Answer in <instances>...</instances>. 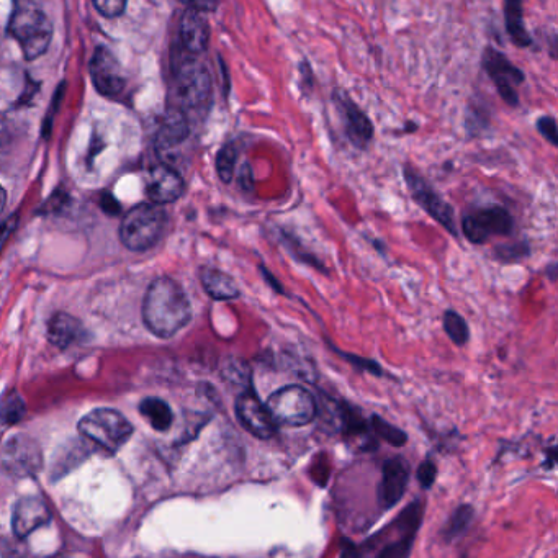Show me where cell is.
<instances>
[{"label":"cell","mask_w":558,"mask_h":558,"mask_svg":"<svg viewBox=\"0 0 558 558\" xmlns=\"http://www.w3.org/2000/svg\"><path fill=\"white\" fill-rule=\"evenodd\" d=\"M143 320L158 338H172L192 320V305L184 288L171 277H158L144 295Z\"/></svg>","instance_id":"obj_1"},{"label":"cell","mask_w":558,"mask_h":558,"mask_svg":"<svg viewBox=\"0 0 558 558\" xmlns=\"http://www.w3.org/2000/svg\"><path fill=\"white\" fill-rule=\"evenodd\" d=\"M9 35L17 40L25 59L32 61L48 50L53 38V25L38 5L20 2L10 15Z\"/></svg>","instance_id":"obj_2"},{"label":"cell","mask_w":558,"mask_h":558,"mask_svg":"<svg viewBox=\"0 0 558 558\" xmlns=\"http://www.w3.org/2000/svg\"><path fill=\"white\" fill-rule=\"evenodd\" d=\"M167 213L154 203H141L126 213L120 225V239L131 251H146L158 244L166 230Z\"/></svg>","instance_id":"obj_3"},{"label":"cell","mask_w":558,"mask_h":558,"mask_svg":"<svg viewBox=\"0 0 558 558\" xmlns=\"http://www.w3.org/2000/svg\"><path fill=\"white\" fill-rule=\"evenodd\" d=\"M177 97L182 112H202L212 104L213 82L208 69L194 56H184L174 66Z\"/></svg>","instance_id":"obj_4"},{"label":"cell","mask_w":558,"mask_h":558,"mask_svg":"<svg viewBox=\"0 0 558 558\" xmlns=\"http://www.w3.org/2000/svg\"><path fill=\"white\" fill-rule=\"evenodd\" d=\"M267 411L274 423L300 428L311 423L316 416V401L306 388L287 385L267 398Z\"/></svg>","instance_id":"obj_5"},{"label":"cell","mask_w":558,"mask_h":558,"mask_svg":"<svg viewBox=\"0 0 558 558\" xmlns=\"http://www.w3.org/2000/svg\"><path fill=\"white\" fill-rule=\"evenodd\" d=\"M79 431L82 436L113 454L130 439L133 426L122 413L100 408L90 411L79 421Z\"/></svg>","instance_id":"obj_6"},{"label":"cell","mask_w":558,"mask_h":558,"mask_svg":"<svg viewBox=\"0 0 558 558\" xmlns=\"http://www.w3.org/2000/svg\"><path fill=\"white\" fill-rule=\"evenodd\" d=\"M460 228L472 244H485L491 236H509L514 230V218L500 205L477 208L462 215Z\"/></svg>","instance_id":"obj_7"},{"label":"cell","mask_w":558,"mask_h":558,"mask_svg":"<svg viewBox=\"0 0 558 558\" xmlns=\"http://www.w3.org/2000/svg\"><path fill=\"white\" fill-rule=\"evenodd\" d=\"M403 176L413 202L418 203L419 207L423 208L432 220H436L447 233L452 234L454 238H459L454 208L450 207L442 195L437 194L436 189L413 167H405Z\"/></svg>","instance_id":"obj_8"},{"label":"cell","mask_w":558,"mask_h":558,"mask_svg":"<svg viewBox=\"0 0 558 558\" xmlns=\"http://www.w3.org/2000/svg\"><path fill=\"white\" fill-rule=\"evenodd\" d=\"M482 63L486 74L490 76L496 90L500 92L501 99L509 107H518L519 95L516 92V87L524 84V79H526L524 72L516 68L500 50H496L493 46L486 48Z\"/></svg>","instance_id":"obj_9"},{"label":"cell","mask_w":558,"mask_h":558,"mask_svg":"<svg viewBox=\"0 0 558 558\" xmlns=\"http://www.w3.org/2000/svg\"><path fill=\"white\" fill-rule=\"evenodd\" d=\"M333 102L338 108L342 126L352 146H356L357 149L369 148V144L374 140L375 128L367 113L351 99L346 90L334 89Z\"/></svg>","instance_id":"obj_10"},{"label":"cell","mask_w":558,"mask_h":558,"mask_svg":"<svg viewBox=\"0 0 558 558\" xmlns=\"http://www.w3.org/2000/svg\"><path fill=\"white\" fill-rule=\"evenodd\" d=\"M90 74H92L95 89L99 90L102 95L117 97L125 89L126 79L123 76L122 66L115 58V54L105 46H99L95 50L92 61H90Z\"/></svg>","instance_id":"obj_11"},{"label":"cell","mask_w":558,"mask_h":558,"mask_svg":"<svg viewBox=\"0 0 558 558\" xmlns=\"http://www.w3.org/2000/svg\"><path fill=\"white\" fill-rule=\"evenodd\" d=\"M236 416L246 431L259 439H270L277 432V424L270 418L266 405L252 390L241 393L236 400Z\"/></svg>","instance_id":"obj_12"},{"label":"cell","mask_w":558,"mask_h":558,"mask_svg":"<svg viewBox=\"0 0 558 558\" xmlns=\"http://www.w3.org/2000/svg\"><path fill=\"white\" fill-rule=\"evenodd\" d=\"M185 182L174 167L167 164L154 166L146 176V194L154 205L177 202L184 194Z\"/></svg>","instance_id":"obj_13"},{"label":"cell","mask_w":558,"mask_h":558,"mask_svg":"<svg viewBox=\"0 0 558 558\" xmlns=\"http://www.w3.org/2000/svg\"><path fill=\"white\" fill-rule=\"evenodd\" d=\"M180 43L190 56L205 53L210 45V25L200 10H185L180 18Z\"/></svg>","instance_id":"obj_14"},{"label":"cell","mask_w":558,"mask_h":558,"mask_svg":"<svg viewBox=\"0 0 558 558\" xmlns=\"http://www.w3.org/2000/svg\"><path fill=\"white\" fill-rule=\"evenodd\" d=\"M50 519V509L45 501L36 496H25L15 504L14 519H12L14 534L18 539H25L38 527L45 526Z\"/></svg>","instance_id":"obj_15"},{"label":"cell","mask_w":558,"mask_h":558,"mask_svg":"<svg viewBox=\"0 0 558 558\" xmlns=\"http://www.w3.org/2000/svg\"><path fill=\"white\" fill-rule=\"evenodd\" d=\"M408 482H410V467L405 460H388L383 467L382 483H380V501L385 508H392L401 500Z\"/></svg>","instance_id":"obj_16"},{"label":"cell","mask_w":558,"mask_h":558,"mask_svg":"<svg viewBox=\"0 0 558 558\" xmlns=\"http://www.w3.org/2000/svg\"><path fill=\"white\" fill-rule=\"evenodd\" d=\"M190 135L189 118L180 108H172L159 126L156 146L161 153H167L184 143Z\"/></svg>","instance_id":"obj_17"},{"label":"cell","mask_w":558,"mask_h":558,"mask_svg":"<svg viewBox=\"0 0 558 558\" xmlns=\"http://www.w3.org/2000/svg\"><path fill=\"white\" fill-rule=\"evenodd\" d=\"M200 282H202L203 290L218 302H231V300L241 297V290H239L236 280L230 274L215 269V267H203L200 270Z\"/></svg>","instance_id":"obj_18"},{"label":"cell","mask_w":558,"mask_h":558,"mask_svg":"<svg viewBox=\"0 0 558 558\" xmlns=\"http://www.w3.org/2000/svg\"><path fill=\"white\" fill-rule=\"evenodd\" d=\"M81 331V323L74 316L56 313L48 324V339L53 346L66 349L81 338Z\"/></svg>","instance_id":"obj_19"},{"label":"cell","mask_w":558,"mask_h":558,"mask_svg":"<svg viewBox=\"0 0 558 558\" xmlns=\"http://www.w3.org/2000/svg\"><path fill=\"white\" fill-rule=\"evenodd\" d=\"M504 23H506V32L514 45L519 48H527L532 45L531 33L527 32L526 23H524V10H522L521 2L508 0L504 4Z\"/></svg>","instance_id":"obj_20"},{"label":"cell","mask_w":558,"mask_h":558,"mask_svg":"<svg viewBox=\"0 0 558 558\" xmlns=\"http://www.w3.org/2000/svg\"><path fill=\"white\" fill-rule=\"evenodd\" d=\"M140 411L156 431H166L172 424L171 408L161 398H146L141 401Z\"/></svg>","instance_id":"obj_21"},{"label":"cell","mask_w":558,"mask_h":558,"mask_svg":"<svg viewBox=\"0 0 558 558\" xmlns=\"http://www.w3.org/2000/svg\"><path fill=\"white\" fill-rule=\"evenodd\" d=\"M442 324H444V331L455 346L462 347L467 344L468 339H470V329H468L467 321H465L464 316L460 315L459 311L447 310L442 316Z\"/></svg>","instance_id":"obj_22"},{"label":"cell","mask_w":558,"mask_h":558,"mask_svg":"<svg viewBox=\"0 0 558 558\" xmlns=\"http://www.w3.org/2000/svg\"><path fill=\"white\" fill-rule=\"evenodd\" d=\"M239 158V149L236 143H226L216 154V174L223 184H230L236 171V162Z\"/></svg>","instance_id":"obj_23"},{"label":"cell","mask_w":558,"mask_h":558,"mask_svg":"<svg viewBox=\"0 0 558 558\" xmlns=\"http://www.w3.org/2000/svg\"><path fill=\"white\" fill-rule=\"evenodd\" d=\"M280 238H282V243L285 244V248H287V251L290 252V254H292V256L295 257L297 261L302 262V264H308V266L313 267V269L320 270V272H323V274H329V270L324 267L323 262H321L318 257L313 256L311 252L305 251L302 243H300V241H298L295 236L282 231V234H280Z\"/></svg>","instance_id":"obj_24"},{"label":"cell","mask_w":558,"mask_h":558,"mask_svg":"<svg viewBox=\"0 0 558 558\" xmlns=\"http://www.w3.org/2000/svg\"><path fill=\"white\" fill-rule=\"evenodd\" d=\"M531 256V246L527 241L516 243L498 244L493 249V257L501 264H518L522 259Z\"/></svg>","instance_id":"obj_25"},{"label":"cell","mask_w":558,"mask_h":558,"mask_svg":"<svg viewBox=\"0 0 558 558\" xmlns=\"http://www.w3.org/2000/svg\"><path fill=\"white\" fill-rule=\"evenodd\" d=\"M370 428L374 429L377 436L382 437L383 441L392 444L395 447L405 446L406 434L401 429L395 428L392 424H388L385 419L380 416H372L370 419Z\"/></svg>","instance_id":"obj_26"},{"label":"cell","mask_w":558,"mask_h":558,"mask_svg":"<svg viewBox=\"0 0 558 558\" xmlns=\"http://www.w3.org/2000/svg\"><path fill=\"white\" fill-rule=\"evenodd\" d=\"M472 518L473 509L467 506V504H465V506H460V508L452 514L450 521L447 522L446 531H444L446 539L452 540L455 539V537H459L460 534H464L468 526H470Z\"/></svg>","instance_id":"obj_27"},{"label":"cell","mask_w":558,"mask_h":558,"mask_svg":"<svg viewBox=\"0 0 558 558\" xmlns=\"http://www.w3.org/2000/svg\"><path fill=\"white\" fill-rule=\"evenodd\" d=\"M416 531H408L398 540H392L383 545V549L378 552L377 558H408L411 547H413V537Z\"/></svg>","instance_id":"obj_28"},{"label":"cell","mask_w":558,"mask_h":558,"mask_svg":"<svg viewBox=\"0 0 558 558\" xmlns=\"http://www.w3.org/2000/svg\"><path fill=\"white\" fill-rule=\"evenodd\" d=\"M23 411H25V405H23L22 398L18 395L9 396L0 408V419L5 424L18 423L22 419Z\"/></svg>","instance_id":"obj_29"},{"label":"cell","mask_w":558,"mask_h":558,"mask_svg":"<svg viewBox=\"0 0 558 558\" xmlns=\"http://www.w3.org/2000/svg\"><path fill=\"white\" fill-rule=\"evenodd\" d=\"M537 130L552 146H558L557 120L552 115H544L537 120Z\"/></svg>","instance_id":"obj_30"},{"label":"cell","mask_w":558,"mask_h":558,"mask_svg":"<svg viewBox=\"0 0 558 558\" xmlns=\"http://www.w3.org/2000/svg\"><path fill=\"white\" fill-rule=\"evenodd\" d=\"M94 7L104 17H120L125 12L126 2L125 0H95Z\"/></svg>","instance_id":"obj_31"},{"label":"cell","mask_w":558,"mask_h":558,"mask_svg":"<svg viewBox=\"0 0 558 558\" xmlns=\"http://www.w3.org/2000/svg\"><path fill=\"white\" fill-rule=\"evenodd\" d=\"M225 377L230 378L233 382H244V378L246 380L251 378V370L241 360H231L230 364L226 365Z\"/></svg>","instance_id":"obj_32"},{"label":"cell","mask_w":558,"mask_h":558,"mask_svg":"<svg viewBox=\"0 0 558 558\" xmlns=\"http://www.w3.org/2000/svg\"><path fill=\"white\" fill-rule=\"evenodd\" d=\"M334 352H338L339 356L344 357L347 362H351V364L356 365L359 369L367 370V372H372L375 375H382V369H380V365L375 362V360L370 359H362V357L352 356V354H346V352H341L333 347Z\"/></svg>","instance_id":"obj_33"},{"label":"cell","mask_w":558,"mask_h":558,"mask_svg":"<svg viewBox=\"0 0 558 558\" xmlns=\"http://www.w3.org/2000/svg\"><path fill=\"white\" fill-rule=\"evenodd\" d=\"M437 468L432 460H424L418 468V480L423 488H431L432 483L436 482Z\"/></svg>","instance_id":"obj_34"},{"label":"cell","mask_w":558,"mask_h":558,"mask_svg":"<svg viewBox=\"0 0 558 558\" xmlns=\"http://www.w3.org/2000/svg\"><path fill=\"white\" fill-rule=\"evenodd\" d=\"M18 226V215H12L0 225V254L4 251L5 244L9 243L10 236L15 233Z\"/></svg>","instance_id":"obj_35"},{"label":"cell","mask_w":558,"mask_h":558,"mask_svg":"<svg viewBox=\"0 0 558 558\" xmlns=\"http://www.w3.org/2000/svg\"><path fill=\"white\" fill-rule=\"evenodd\" d=\"M239 189L243 192H254V176L249 162H246L238 174Z\"/></svg>","instance_id":"obj_36"},{"label":"cell","mask_w":558,"mask_h":558,"mask_svg":"<svg viewBox=\"0 0 558 558\" xmlns=\"http://www.w3.org/2000/svg\"><path fill=\"white\" fill-rule=\"evenodd\" d=\"M298 71H300V86L305 90V94L313 90V69H311V64L308 61H302L300 66H298Z\"/></svg>","instance_id":"obj_37"},{"label":"cell","mask_w":558,"mask_h":558,"mask_svg":"<svg viewBox=\"0 0 558 558\" xmlns=\"http://www.w3.org/2000/svg\"><path fill=\"white\" fill-rule=\"evenodd\" d=\"M259 270H261L262 279L266 280L267 285H269L275 293H279V295H285V288L284 285L280 284L277 277H275L269 269H267L264 264H259Z\"/></svg>","instance_id":"obj_38"},{"label":"cell","mask_w":558,"mask_h":558,"mask_svg":"<svg viewBox=\"0 0 558 558\" xmlns=\"http://www.w3.org/2000/svg\"><path fill=\"white\" fill-rule=\"evenodd\" d=\"M102 205H104V210L110 215H117L120 213V203L112 197V195H105L104 200H102Z\"/></svg>","instance_id":"obj_39"},{"label":"cell","mask_w":558,"mask_h":558,"mask_svg":"<svg viewBox=\"0 0 558 558\" xmlns=\"http://www.w3.org/2000/svg\"><path fill=\"white\" fill-rule=\"evenodd\" d=\"M545 274L552 282H555V279H557V264H550L549 269L545 270Z\"/></svg>","instance_id":"obj_40"},{"label":"cell","mask_w":558,"mask_h":558,"mask_svg":"<svg viewBox=\"0 0 558 558\" xmlns=\"http://www.w3.org/2000/svg\"><path fill=\"white\" fill-rule=\"evenodd\" d=\"M5 203H7V194H5L4 187L0 185V215L4 212Z\"/></svg>","instance_id":"obj_41"},{"label":"cell","mask_w":558,"mask_h":558,"mask_svg":"<svg viewBox=\"0 0 558 558\" xmlns=\"http://www.w3.org/2000/svg\"><path fill=\"white\" fill-rule=\"evenodd\" d=\"M418 130V125L413 122H406L405 133H414V131Z\"/></svg>","instance_id":"obj_42"}]
</instances>
